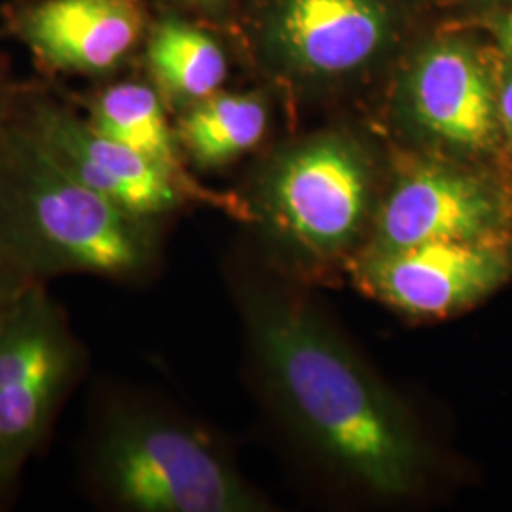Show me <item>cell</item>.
Wrapping results in <instances>:
<instances>
[{
  "label": "cell",
  "instance_id": "6da1fadb",
  "mask_svg": "<svg viewBox=\"0 0 512 512\" xmlns=\"http://www.w3.org/2000/svg\"><path fill=\"white\" fill-rule=\"evenodd\" d=\"M247 319L258 357L310 439L378 494H408L420 446L397 404L304 308L255 296Z\"/></svg>",
  "mask_w": 512,
  "mask_h": 512
},
{
  "label": "cell",
  "instance_id": "7a4b0ae2",
  "mask_svg": "<svg viewBox=\"0 0 512 512\" xmlns=\"http://www.w3.org/2000/svg\"><path fill=\"white\" fill-rule=\"evenodd\" d=\"M0 251L42 283L71 274L128 279L150 264V219L76 181L8 118L0 126Z\"/></svg>",
  "mask_w": 512,
  "mask_h": 512
},
{
  "label": "cell",
  "instance_id": "3957f363",
  "mask_svg": "<svg viewBox=\"0 0 512 512\" xmlns=\"http://www.w3.org/2000/svg\"><path fill=\"white\" fill-rule=\"evenodd\" d=\"M95 497L131 512L260 509L238 473L194 429L126 404L97 421L88 454Z\"/></svg>",
  "mask_w": 512,
  "mask_h": 512
},
{
  "label": "cell",
  "instance_id": "277c9868",
  "mask_svg": "<svg viewBox=\"0 0 512 512\" xmlns=\"http://www.w3.org/2000/svg\"><path fill=\"white\" fill-rule=\"evenodd\" d=\"M65 311L33 283L0 313V459L19 473L82 366Z\"/></svg>",
  "mask_w": 512,
  "mask_h": 512
},
{
  "label": "cell",
  "instance_id": "5b68a950",
  "mask_svg": "<svg viewBox=\"0 0 512 512\" xmlns=\"http://www.w3.org/2000/svg\"><path fill=\"white\" fill-rule=\"evenodd\" d=\"M8 118L76 181L133 215L156 219L190 194L162 165L95 131L80 110L40 82L16 86Z\"/></svg>",
  "mask_w": 512,
  "mask_h": 512
},
{
  "label": "cell",
  "instance_id": "8992f818",
  "mask_svg": "<svg viewBox=\"0 0 512 512\" xmlns=\"http://www.w3.org/2000/svg\"><path fill=\"white\" fill-rule=\"evenodd\" d=\"M0 18L40 73L95 84L141 55L152 21L147 0H8Z\"/></svg>",
  "mask_w": 512,
  "mask_h": 512
},
{
  "label": "cell",
  "instance_id": "52a82bcc",
  "mask_svg": "<svg viewBox=\"0 0 512 512\" xmlns=\"http://www.w3.org/2000/svg\"><path fill=\"white\" fill-rule=\"evenodd\" d=\"M264 186L275 222L317 255L336 253L357 236L370 194L363 156L338 137L293 148Z\"/></svg>",
  "mask_w": 512,
  "mask_h": 512
},
{
  "label": "cell",
  "instance_id": "ba28073f",
  "mask_svg": "<svg viewBox=\"0 0 512 512\" xmlns=\"http://www.w3.org/2000/svg\"><path fill=\"white\" fill-rule=\"evenodd\" d=\"M495 48L469 37H444L421 52L406 76L416 126L465 154L494 152L503 141L497 110Z\"/></svg>",
  "mask_w": 512,
  "mask_h": 512
},
{
  "label": "cell",
  "instance_id": "9c48e42d",
  "mask_svg": "<svg viewBox=\"0 0 512 512\" xmlns=\"http://www.w3.org/2000/svg\"><path fill=\"white\" fill-rule=\"evenodd\" d=\"M393 31L395 12L387 0H275L262 40L287 71L330 80L378 59Z\"/></svg>",
  "mask_w": 512,
  "mask_h": 512
},
{
  "label": "cell",
  "instance_id": "30bf717a",
  "mask_svg": "<svg viewBox=\"0 0 512 512\" xmlns=\"http://www.w3.org/2000/svg\"><path fill=\"white\" fill-rule=\"evenodd\" d=\"M501 217L503 200L482 175L454 165H416L385 198L372 251L429 241H488Z\"/></svg>",
  "mask_w": 512,
  "mask_h": 512
},
{
  "label": "cell",
  "instance_id": "8fae6325",
  "mask_svg": "<svg viewBox=\"0 0 512 512\" xmlns=\"http://www.w3.org/2000/svg\"><path fill=\"white\" fill-rule=\"evenodd\" d=\"M509 260L488 241H429L370 251L361 277L370 293L410 315H446L490 293Z\"/></svg>",
  "mask_w": 512,
  "mask_h": 512
},
{
  "label": "cell",
  "instance_id": "7c38bea8",
  "mask_svg": "<svg viewBox=\"0 0 512 512\" xmlns=\"http://www.w3.org/2000/svg\"><path fill=\"white\" fill-rule=\"evenodd\" d=\"M95 131L162 165L196 196V184L184 173L177 131L167 118L164 97L150 80L110 78L80 99Z\"/></svg>",
  "mask_w": 512,
  "mask_h": 512
},
{
  "label": "cell",
  "instance_id": "4fadbf2b",
  "mask_svg": "<svg viewBox=\"0 0 512 512\" xmlns=\"http://www.w3.org/2000/svg\"><path fill=\"white\" fill-rule=\"evenodd\" d=\"M167 107L184 110L220 92L228 55L213 33L179 14L152 19L139 55Z\"/></svg>",
  "mask_w": 512,
  "mask_h": 512
},
{
  "label": "cell",
  "instance_id": "5bb4252c",
  "mask_svg": "<svg viewBox=\"0 0 512 512\" xmlns=\"http://www.w3.org/2000/svg\"><path fill=\"white\" fill-rule=\"evenodd\" d=\"M268 126V109L256 93H213L181 110L179 145L202 169L232 164L256 147Z\"/></svg>",
  "mask_w": 512,
  "mask_h": 512
},
{
  "label": "cell",
  "instance_id": "9a60e30c",
  "mask_svg": "<svg viewBox=\"0 0 512 512\" xmlns=\"http://www.w3.org/2000/svg\"><path fill=\"white\" fill-rule=\"evenodd\" d=\"M497 110L503 141L512 152V61L501 54L497 59Z\"/></svg>",
  "mask_w": 512,
  "mask_h": 512
},
{
  "label": "cell",
  "instance_id": "2e32d148",
  "mask_svg": "<svg viewBox=\"0 0 512 512\" xmlns=\"http://www.w3.org/2000/svg\"><path fill=\"white\" fill-rule=\"evenodd\" d=\"M33 283L37 281L0 251V313L12 306Z\"/></svg>",
  "mask_w": 512,
  "mask_h": 512
},
{
  "label": "cell",
  "instance_id": "e0dca14e",
  "mask_svg": "<svg viewBox=\"0 0 512 512\" xmlns=\"http://www.w3.org/2000/svg\"><path fill=\"white\" fill-rule=\"evenodd\" d=\"M147 2L148 4L156 2L158 6H162L164 14L183 16L184 12H190L205 18H220L230 6V0H147Z\"/></svg>",
  "mask_w": 512,
  "mask_h": 512
},
{
  "label": "cell",
  "instance_id": "ac0fdd59",
  "mask_svg": "<svg viewBox=\"0 0 512 512\" xmlns=\"http://www.w3.org/2000/svg\"><path fill=\"white\" fill-rule=\"evenodd\" d=\"M488 29L492 31L495 50L512 61V4H507V8H497L488 21Z\"/></svg>",
  "mask_w": 512,
  "mask_h": 512
},
{
  "label": "cell",
  "instance_id": "d6986e66",
  "mask_svg": "<svg viewBox=\"0 0 512 512\" xmlns=\"http://www.w3.org/2000/svg\"><path fill=\"white\" fill-rule=\"evenodd\" d=\"M16 82L10 76V63L8 57L0 48V126L8 120L10 109H12V99L16 92Z\"/></svg>",
  "mask_w": 512,
  "mask_h": 512
},
{
  "label": "cell",
  "instance_id": "ffe728a7",
  "mask_svg": "<svg viewBox=\"0 0 512 512\" xmlns=\"http://www.w3.org/2000/svg\"><path fill=\"white\" fill-rule=\"evenodd\" d=\"M19 473L12 471L2 459H0V503L14 490V482Z\"/></svg>",
  "mask_w": 512,
  "mask_h": 512
},
{
  "label": "cell",
  "instance_id": "44dd1931",
  "mask_svg": "<svg viewBox=\"0 0 512 512\" xmlns=\"http://www.w3.org/2000/svg\"><path fill=\"white\" fill-rule=\"evenodd\" d=\"M467 4H473V6H482V8H503V4H512V0H465Z\"/></svg>",
  "mask_w": 512,
  "mask_h": 512
}]
</instances>
